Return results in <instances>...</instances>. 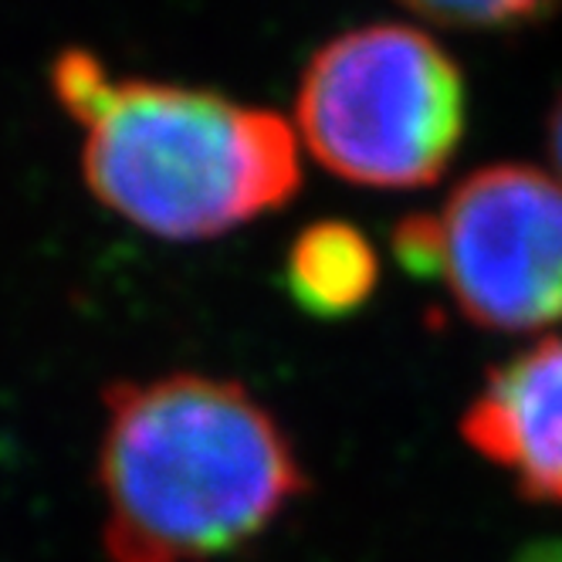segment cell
Masks as SVG:
<instances>
[{"label":"cell","instance_id":"5b68a950","mask_svg":"<svg viewBox=\"0 0 562 562\" xmlns=\"http://www.w3.org/2000/svg\"><path fill=\"white\" fill-rule=\"evenodd\" d=\"M485 461L512 474L521 498L562 505V336H546L495 367L461 417Z\"/></svg>","mask_w":562,"mask_h":562},{"label":"cell","instance_id":"52a82bcc","mask_svg":"<svg viewBox=\"0 0 562 562\" xmlns=\"http://www.w3.org/2000/svg\"><path fill=\"white\" fill-rule=\"evenodd\" d=\"M400 4L445 27L508 31L555 14L562 0H400Z\"/></svg>","mask_w":562,"mask_h":562},{"label":"cell","instance_id":"9c48e42d","mask_svg":"<svg viewBox=\"0 0 562 562\" xmlns=\"http://www.w3.org/2000/svg\"><path fill=\"white\" fill-rule=\"evenodd\" d=\"M515 562H562V542H536Z\"/></svg>","mask_w":562,"mask_h":562},{"label":"cell","instance_id":"8992f818","mask_svg":"<svg viewBox=\"0 0 562 562\" xmlns=\"http://www.w3.org/2000/svg\"><path fill=\"white\" fill-rule=\"evenodd\" d=\"M380 285V258L367 234L346 221H315L289 248L285 292L312 318H346Z\"/></svg>","mask_w":562,"mask_h":562},{"label":"cell","instance_id":"7a4b0ae2","mask_svg":"<svg viewBox=\"0 0 562 562\" xmlns=\"http://www.w3.org/2000/svg\"><path fill=\"white\" fill-rule=\"evenodd\" d=\"M48 78L86 133L89 190L146 234L207 240L299 193V143L278 112L156 78H115L86 48H65Z\"/></svg>","mask_w":562,"mask_h":562},{"label":"cell","instance_id":"6da1fadb","mask_svg":"<svg viewBox=\"0 0 562 562\" xmlns=\"http://www.w3.org/2000/svg\"><path fill=\"white\" fill-rule=\"evenodd\" d=\"M102 400L109 562H211L308 492L292 437L237 380H119Z\"/></svg>","mask_w":562,"mask_h":562},{"label":"cell","instance_id":"3957f363","mask_svg":"<svg viewBox=\"0 0 562 562\" xmlns=\"http://www.w3.org/2000/svg\"><path fill=\"white\" fill-rule=\"evenodd\" d=\"M295 119L329 173L359 187L417 190L454 159L468 95L458 61L430 34L370 24L312 55Z\"/></svg>","mask_w":562,"mask_h":562},{"label":"cell","instance_id":"ba28073f","mask_svg":"<svg viewBox=\"0 0 562 562\" xmlns=\"http://www.w3.org/2000/svg\"><path fill=\"white\" fill-rule=\"evenodd\" d=\"M549 156H552V167L559 170V180H562V92L555 95V105L549 112Z\"/></svg>","mask_w":562,"mask_h":562},{"label":"cell","instance_id":"277c9868","mask_svg":"<svg viewBox=\"0 0 562 562\" xmlns=\"http://www.w3.org/2000/svg\"><path fill=\"white\" fill-rule=\"evenodd\" d=\"M393 255L417 281L445 285L454 308L488 333L562 323V180L495 164L464 177L434 214L393 227Z\"/></svg>","mask_w":562,"mask_h":562}]
</instances>
